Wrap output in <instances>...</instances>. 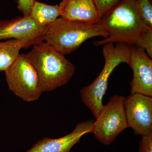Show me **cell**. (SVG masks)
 Returning <instances> with one entry per match:
<instances>
[{"instance_id": "obj_14", "label": "cell", "mask_w": 152, "mask_h": 152, "mask_svg": "<svg viewBox=\"0 0 152 152\" xmlns=\"http://www.w3.org/2000/svg\"><path fill=\"white\" fill-rule=\"evenodd\" d=\"M137 13L148 27L152 29V5L150 0H135Z\"/></svg>"}, {"instance_id": "obj_3", "label": "cell", "mask_w": 152, "mask_h": 152, "mask_svg": "<svg viewBox=\"0 0 152 152\" xmlns=\"http://www.w3.org/2000/svg\"><path fill=\"white\" fill-rule=\"evenodd\" d=\"M100 23H89L57 18L48 25L45 41L63 55L69 54L91 38L109 37Z\"/></svg>"}, {"instance_id": "obj_6", "label": "cell", "mask_w": 152, "mask_h": 152, "mask_svg": "<svg viewBox=\"0 0 152 152\" xmlns=\"http://www.w3.org/2000/svg\"><path fill=\"white\" fill-rule=\"evenodd\" d=\"M125 98L115 95L104 105L96 121L93 133L96 138L106 145L113 143L119 134L129 128L125 108Z\"/></svg>"}, {"instance_id": "obj_18", "label": "cell", "mask_w": 152, "mask_h": 152, "mask_svg": "<svg viewBox=\"0 0 152 152\" xmlns=\"http://www.w3.org/2000/svg\"><path fill=\"white\" fill-rule=\"evenodd\" d=\"M140 152H152V134L142 137L140 142Z\"/></svg>"}, {"instance_id": "obj_5", "label": "cell", "mask_w": 152, "mask_h": 152, "mask_svg": "<svg viewBox=\"0 0 152 152\" xmlns=\"http://www.w3.org/2000/svg\"><path fill=\"white\" fill-rule=\"evenodd\" d=\"M4 72L9 89L23 101L34 102L42 94L39 76L26 54H20Z\"/></svg>"}, {"instance_id": "obj_7", "label": "cell", "mask_w": 152, "mask_h": 152, "mask_svg": "<svg viewBox=\"0 0 152 152\" xmlns=\"http://www.w3.org/2000/svg\"><path fill=\"white\" fill-rule=\"evenodd\" d=\"M48 26H43L29 15L0 21V41L14 39L20 41L26 49L45 41Z\"/></svg>"}, {"instance_id": "obj_11", "label": "cell", "mask_w": 152, "mask_h": 152, "mask_svg": "<svg viewBox=\"0 0 152 152\" xmlns=\"http://www.w3.org/2000/svg\"><path fill=\"white\" fill-rule=\"evenodd\" d=\"M58 6L60 16L65 20L89 23L100 22L94 0H62Z\"/></svg>"}, {"instance_id": "obj_2", "label": "cell", "mask_w": 152, "mask_h": 152, "mask_svg": "<svg viewBox=\"0 0 152 152\" xmlns=\"http://www.w3.org/2000/svg\"><path fill=\"white\" fill-rule=\"evenodd\" d=\"M26 55L38 74L43 93L66 84L75 72V65L46 42L34 45Z\"/></svg>"}, {"instance_id": "obj_16", "label": "cell", "mask_w": 152, "mask_h": 152, "mask_svg": "<svg viewBox=\"0 0 152 152\" xmlns=\"http://www.w3.org/2000/svg\"><path fill=\"white\" fill-rule=\"evenodd\" d=\"M137 46L140 47L145 51L147 54L152 58V30L144 34L139 41Z\"/></svg>"}, {"instance_id": "obj_12", "label": "cell", "mask_w": 152, "mask_h": 152, "mask_svg": "<svg viewBox=\"0 0 152 152\" xmlns=\"http://www.w3.org/2000/svg\"><path fill=\"white\" fill-rule=\"evenodd\" d=\"M29 16L39 24L48 26L60 16L59 6L47 4L35 0Z\"/></svg>"}, {"instance_id": "obj_13", "label": "cell", "mask_w": 152, "mask_h": 152, "mask_svg": "<svg viewBox=\"0 0 152 152\" xmlns=\"http://www.w3.org/2000/svg\"><path fill=\"white\" fill-rule=\"evenodd\" d=\"M22 49H23V44L17 40L0 41V72H5L14 62Z\"/></svg>"}, {"instance_id": "obj_1", "label": "cell", "mask_w": 152, "mask_h": 152, "mask_svg": "<svg viewBox=\"0 0 152 152\" xmlns=\"http://www.w3.org/2000/svg\"><path fill=\"white\" fill-rule=\"evenodd\" d=\"M135 0H121L101 18V24L109 33L107 38L94 42L96 46L107 43H121L137 46L145 33L151 30L139 16L135 7Z\"/></svg>"}, {"instance_id": "obj_15", "label": "cell", "mask_w": 152, "mask_h": 152, "mask_svg": "<svg viewBox=\"0 0 152 152\" xmlns=\"http://www.w3.org/2000/svg\"><path fill=\"white\" fill-rule=\"evenodd\" d=\"M121 0H94L101 18L107 13L114 7L119 3Z\"/></svg>"}, {"instance_id": "obj_17", "label": "cell", "mask_w": 152, "mask_h": 152, "mask_svg": "<svg viewBox=\"0 0 152 152\" xmlns=\"http://www.w3.org/2000/svg\"><path fill=\"white\" fill-rule=\"evenodd\" d=\"M35 1V0H18L17 8L23 15H29Z\"/></svg>"}, {"instance_id": "obj_8", "label": "cell", "mask_w": 152, "mask_h": 152, "mask_svg": "<svg viewBox=\"0 0 152 152\" xmlns=\"http://www.w3.org/2000/svg\"><path fill=\"white\" fill-rule=\"evenodd\" d=\"M128 127L142 137L152 134V97L131 94L125 98Z\"/></svg>"}, {"instance_id": "obj_4", "label": "cell", "mask_w": 152, "mask_h": 152, "mask_svg": "<svg viewBox=\"0 0 152 152\" xmlns=\"http://www.w3.org/2000/svg\"><path fill=\"white\" fill-rule=\"evenodd\" d=\"M103 45L105 59L103 69L91 84L80 91L82 102L96 119L104 107L103 99L107 88L109 77L120 64H129L130 56V46L127 44L117 43L115 45L113 43H107Z\"/></svg>"}, {"instance_id": "obj_10", "label": "cell", "mask_w": 152, "mask_h": 152, "mask_svg": "<svg viewBox=\"0 0 152 152\" xmlns=\"http://www.w3.org/2000/svg\"><path fill=\"white\" fill-rule=\"evenodd\" d=\"M94 121L90 120L78 123L72 132L59 138H44L26 152H70L83 136L93 133Z\"/></svg>"}, {"instance_id": "obj_9", "label": "cell", "mask_w": 152, "mask_h": 152, "mask_svg": "<svg viewBox=\"0 0 152 152\" xmlns=\"http://www.w3.org/2000/svg\"><path fill=\"white\" fill-rule=\"evenodd\" d=\"M129 65L133 72L130 83L131 94L152 97V60L143 49L130 46Z\"/></svg>"}]
</instances>
